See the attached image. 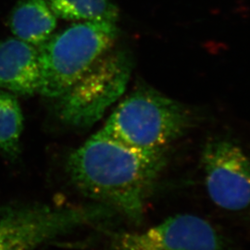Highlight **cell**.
Returning <instances> with one entry per match:
<instances>
[{
    "label": "cell",
    "mask_w": 250,
    "mask_h": 250,
    "mask_svg": "<svg viewBox=\"0 0 250 250\" xmlns=\"http://www.w3.org/2000/svg\"><path fill=\"white\" fill-rule=\"evenodd\" d=\"M119 36L115 22L86 21L52 35L39 45L38 94L57 99L91 65L112 48Z\"/></svg>",
    "instance_id": "cell-3"
},
{
    "label": "cell",
    "mask_w": 250,
    "mask_h": 250,
    "mask_svg": "<svg viewBox=\"0 0 250 250\" xmlns=\"http://www.w3.org/2000/svg\"><path fill=\"white\" fill-rule=\"evenodd\" d=\"M0 88L21 96L39 92L40 65L35 45L16 37L0 43Z\"/></svg>",
    "instance_id": "cell-8"
},
{
    "label": "cell",
    "mask_w": 250,
    "mask_h": 250,
    "mask_svg": "<svg viewBox=\"0 0 250 250\" xmlns=\"http://www.w3.org/2000/svg\"><path fill=\"white\" fill-rule=\"evenodd\" d=\"M129 54L111 48L57 98V113L75 127L95 125L125 92L132 72Z\"/></svg>",
    "instance_id": "cell-4"
},
{
    "label": "cell",
    "mask_w": 250,
    "mask_h": 250,
    "mask_svg": "<svg viewBox=\"0 0 250 250\" xmlns=\"http://www.w3.org/2000/svg\"><path fill=\"white\" fill-rule=\"evenodd\" d=\"M208 194L215 205L230 211L250 207V159L241 146L217 137L201 153Z\"/></svg>",
    "instance_id": "cell-6"
},
{
    "label": "cell",
    "mask_w": 250,
    "mask_h": 250,
    "mask_svg": "<svg viewBox=\"0 0 250 250\" xmlns=\"http://www.w3.org/2000/svg\"><path fill=\"white\" fill-rule=\"evenodd\" d=\"M195 124L191 108L143 85L117 106L101 132L134 148L163 150Z\"/></svg>",
    "instance_id": "cell-2"
},
{
    "label": "cell",
    "mask_w": 250,
    "mask_h": 250,
    "mask_svg": "<svg viewBox=\"0 0 250 250\" xmlns=\"http://www.w3.org/2000/svg\"><path fill=\"white\" fill-rule=\"evenodd\" d=\"M105 205L0 208V250H34L64 233L108 219Z\"/></svg>",
    "instance_id": "cell-5"
},
{
    "label": "cell",
    "mask_w": 250,
    "mask_h": 250,
    "mask_svg": "<svg viewBox=\"0 0 250 250\" xmlns=\"http://www.w3.org/2000/svg\"><path fill=\"white\" fill-rule=\"evenodd\" d=\"M57 18L65 21H106L117 23L119 9L110 0H46Z\"/></svg>",
    "instance_id": "cell-10"
},
{
    "label": "cell",
    "mask_w": 250,
    "mask_h": 250,
    "mask_svg": "<svg viewBox=\"0 0 250 250\" xmlns=\"http://www.w3.org/2000/svg\"><path fill=\"white\" fill-rule=\"evenodd\" d=\"M23 114L16 96L0 91V150L9 158L20 152Z\"/></svg>",
    "instance_id": "cell-11"
},
{
    "label": "cell",
    "mask_w": 250,
    "mask_h": 250,
    "mask_svg": "<svg viewBox=\"0 0 250 250\" xmlns=\"http://www.w3.org/2000/svg\"><path fill=\"white\" fill-rule=\"evenodd\" d=\"M113 250H227L224 235L205 219L192 214L171 216L141 232H122Z\"/></svg>",
    "instance_id": "cell-7"
},
{
    "label": "cell",
    "mask_w": 250,
    "mask_h": 250,
    "mask_svg": "<svg viewBox=\"0 0 250 250\" xmlns=\"http://www.w3.org/2000/svg\"><path fill=\"white\" fill-rule=\"evenodd\" d=\"M57 19L46 0H20L12 9L9 27L16 38L39 46L52 36Z\"/></svg>",
    "instance_id": "cell-9"
},
{
    "label": "cell",
    "mask_w": 250,
    "mask_h": 250,
    "mask_svg": "<svg viewBox=\"0 0 250 250\" xmlns=\"http://www.w3.org/2000/svg\"><path fill=\"white\" fill-rule=\"evenodd\" d=\"M166 164L167 149L134 148L100 131L72 152L67 167L84 195L139 224Z\"/></svg>",
    "instance_id": "cell-1"
}]
</instances>
